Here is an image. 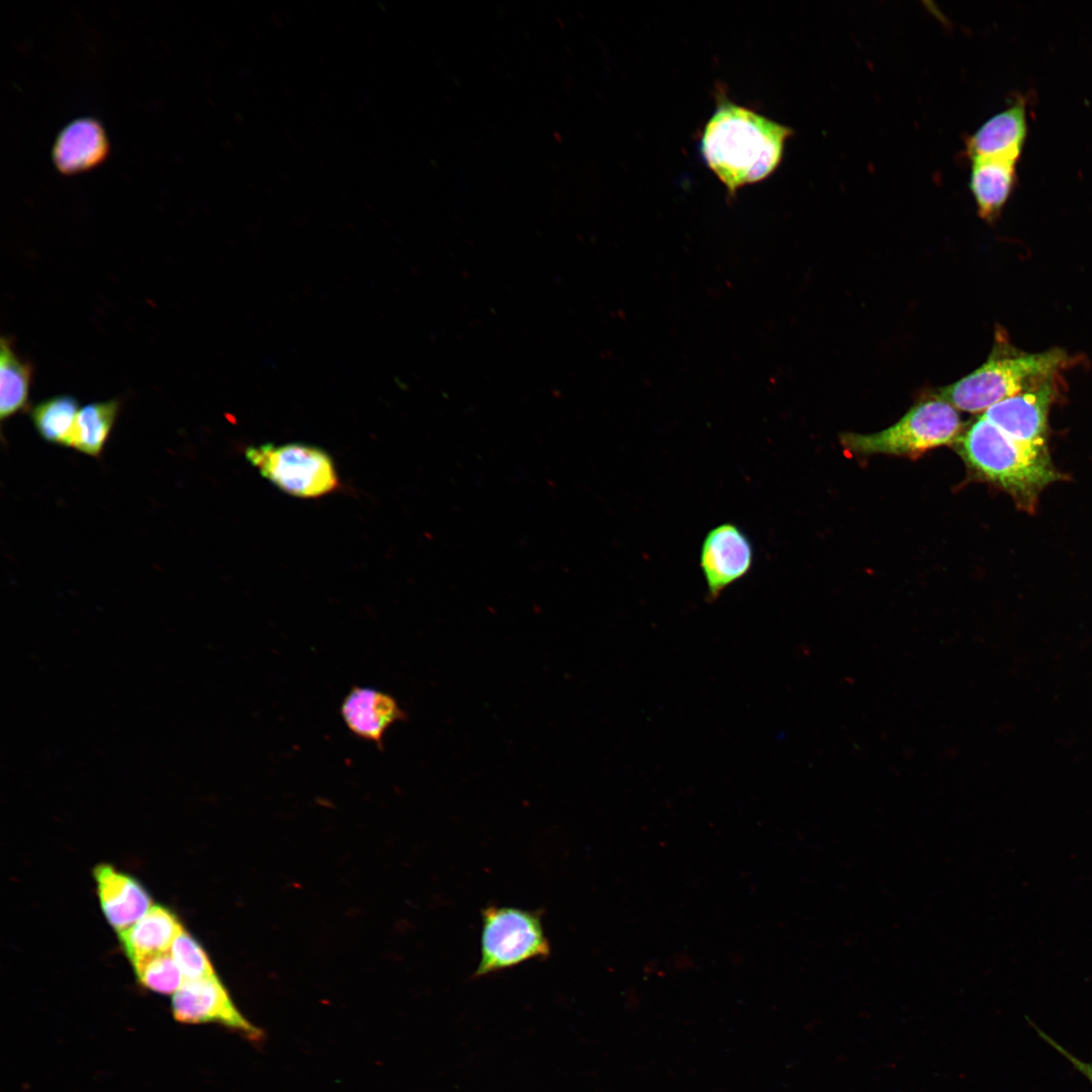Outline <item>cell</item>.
Here are the masks:
<instances>
[{
  "label": "cell",
  "instance_id": "6da1fadb",
  "mask_svg": "<svg viewBox=\"0 0 1092 1092\" xmlns=\"http://www.w3.org/2000/svg\"><path fill=\"white\" fill-rule=\"evenodd\" d=\"M790 126L777 122L718 91L716 108L705 123L699 151L725 186L730 199L744 186L769 177L783 161Z\"/></svg>",
  "mask_w": 1092,
  "mask_h": 1092
},
{
  "label": "cell",
  "instance_id": "7a4b0ae2",
  "mask_svg": "<svg viewBox=\"0 0 1092 1092\" xmlns=\"http://www.w3.org/2000/svg\"><path fill=\"white\" fill-rule=\"evenodd\" d=\"M972 474L1006 491L1017 508L1034 513L1041 491L1066 478L1049 448L1020 443L981 416L956 442Z\"/></svg>",
  "mask_w": 1092,
  "mask_h": 1092
},
{
  "label": "cell",
  "instance_id": "3957f363",
  "mask_svg": "<svg viewBox=\"0 0 1092 1092\" xmlns=\"http://www.w3.org/2000/svg\"><path fill=\"white\" fill-rule=\"evenodd\" d=\"M1067 363V353L1058 348L1040 353L994 351L978 369L940 389L939 399L961 411L980 413L1055 376Z\"/></svg>",
  "mask_w": 1092,
  "mask_h": 1092
},
{
  "label": "cell",
  "instance_id": "277c9868",
  "mask_svg": "<svg viewBox=\"0 0 1092 1092\" xmlns=\"http://www.w3.org/2000/svg\"><path fill=\"white\" fill-rule=\"evenodd\" d=\"M960 417L949 403L931 399L913 406L897 423L873 434L844 433L841 444L851 455L888 454L915 458L957 442Z\"/></svg>",
  "mask_w": 1092,
  "mask_h": 1092
},
{
  "label": "cell",
  "instance_id": "5b68a950",
  "mask_svg": "<svg viewBox=\"0 0 1092 1092\" xmlns=\"http://www.w3.org/2000/svg\"><path fill=\"white\" fill-rule=\"evenodd\" d=\"M540 911L487 906L481 911L480 959L471 978L479 979L550 956Z\"/></svg>",
  "mask_w": 1092,
  "mask_h": 1092
},
{
  "label": "cell",
  "instance_id": "8992f818",
  "mask_svg": "<svg viewBox=\"0 0 1092 1092\" xmlns=\"http://www.w3.org/2000/svg\"><path fill=\"white\" fill-rule=\"evenodd\" d=\"M247 460L281 490L299 497H317L334 491L339 477L331 456L322 448L303 444L249 446Z\"/></svg>",
  "mask_w": 1092,
  "mask_h": 1092
},
{
  "label": "cell",
  "instance_id": "52a82bcc",
  "mask_svg": "<svg viewBox=\"0 0 1092 1092\" xmlns=\"http://www.w3.org/2000/svg\"><path fill=\"white\" fill-rule=\"evenodd\" d=\"M171 1010L174 1019L180 1023H217L251 1039H259L262 1035L260 1028L237 1008L217 975L185 981L172 995Z\"/></svg>",
  "mask_w": 1092,
  "mask_h": 1092
},
{
  "label": "cell",
  "instance_id": "ba28073f",
  "mask_svg": "<svg viewBox=\"0 0 1092 1092\" xmlns=\"http://www.w3.org/2000/svg\"><path fill=\"white\" fill-rule=\"evenodd\" d=\"M1055 376L993 404L983 417L1020 443L1048 448L1049 413L1059 395Z\"/></svg>",
  "mask_w": 1092,
  "mask_h": 1092
},
{
  "label": "cell",
  "instance_id": "9c48e42d",
  "mask_svg": "<svg viewBox=\"0 0 1092 1092\" xmlns=\"http://www.w3.org/2000/svg\"><path fill=\"white\" fill-rule=\"evenodd\" d=\"M752 564V544L737 525L727 522L711 529L700 551V567L708 599H717L728 586L743 578Z\"/></svg>",
  "mask_w": 1092,
  "mask_h": 1092
},
{
  "label": "cell",
  "instance_id": "30bf717a",
  "mask_svg": "<svg viewBox=\"0 0 1092 1092\" xmlns=\"http://www.w3.org/2000/svg\"><path fill=\"white\" fill-rule=\"evenodd\" d=\"M341 717L355 736L383 748L385 732L405 719V713L389 694L371 687H353L340 707Z\"/></svg>",
  "mask_w": 1092,
  "mask_h": 1092
},
{
  "label": "cell",
  "instance_id": "8fae6325",
  "mask_svg": "<svg viewBox=\"0 0 1092 1092\" xmlns=\"http://www.w3.org/2000/svg\"><path fill=\"white\" fill-rule=\"evenodd\" d=\"M1026 135L1025 103L1017 100L966 138L964 155L970 161L1004 159L1017 162Z\"/></svg>",
  "mask_w": 1092,
  "mask_h": 1092
},
{
  "label": "cell",
  "instance_id": "7c38bea8",
  "mask_svg": "<svg viewBox=\"0 0 1092 1092\" xmlns=\"http://www.w3.org/2000/svg\"><path fill=\"white\" fill-rule=\"evenodd\" d=\"M93 877L103 914L117 932L134 924L153 906L141 883L111 864L96 866Z\"/></svg>",
  "mask_w": 1092,
  "mask_h": 1092
},
{
  "label": "cell",
  "instance_id": "4fadbf2b",
  "mask_svg": "<svg viewBox=\"0 0 1092 1092\" xmlns=\"http://www.w3.org/2000/svg\"><path fill=\"white\" fill-rule=\"evenodd\" d=\"M108 141L101 123L92 117L69 122L57 135L52 159L65 175L78 174L97 167L108 153Z\"/></svg>",
  "mask_w": 1092,
  "mask_h": 1092
},
{
  "label": "cell",
  "instance_id": "5bb4252c",
  "mask_svg": "<svg viewBox=\"0 0 1092 1092\" xmlns=\"http://www.w3.org/2000/svg\"><path fill=\"white\" fill-rule=\"evenodd\" d=\"M969 188L981 218L991 222L1000 214L1016 183V163L1004 159L971 161Z\"/></svg>",
  "mask_w": 1092,
  "mask_h": 1092
},
{
  "label": "cell",
  "instance_id": "9a60e30c",
  "mask_svg": "<svg viewBox=\"0 0 1092 1092\" xmlns=\"http://www.w3.org/2000/svg\"><path fill=\"white\" fill-rule=\"evenodd\" d=\"M177 916L167 907L153 905L128 928L118 932L121 947L130 963L144 957L169 951L183 930Z\"/></svg>",
  "mask_w": 1092,
  "mask_h": 1092
},
{
  "label": "cell",
  "instance_id": "2e32d148",
  "mask_svg": "<svg viewBox=\"0 0 1092 1092\" xmlns=\"http://www.w3.org/2000/svg\"><path fill=\"white\" fill-rule=\"evenodd\" d=\"M31 365L13 350L8 338H1L0 348V420L24 411L28 405Z\"/></svg>",
  "mask_w": 1092,
  "mask_h": 1092
},
{
  "label": "cell",
  "instance_id": "e0dca14e",
  "mask_svg": "<svg viewBox=\"0 0 1092 1092\" xmlns=\"http://www.w3.org/2000/svg\"><path fill=\"white\" fill-rule=\"evenodd\" d=\"M116 398L87 403L79 410L71 448L99 457L119 412Z\"/></svg>",
  "mask_w": 1092,
  "mask_h": 1092
},
{
  "label": "cell",
  "instance_id": "ac0fdd59",
  "mask_svg": "<svg viewBox=\"0 0 1092 1092\" xmlns=\"http://www.w3.org/2000/svg\"><path fill=\"white\" fill-rule=\"evenodd\" d=\"M79 406L68 394L55 395L36 403L30 411L31 421L39 436L47 442L71 447Z\"/></svg>",
  "mask_w": 1092,
  "mask_h": 1092
},
{
  "label": "cell",
  "instance_id": "d6986e66",
  "mask_svg": "<svg viewBox=\"0 0 1092 1092\" xmlns=\"http://www.w3.org/2000/svg\"><path fill=\"white\" fill-rule=\"evenodd\" d=\"M139 983L163 995H173L184 977L170 950L150 954L131 963Z\"/></svg>",
  "mask_w": 1092,
  "mask_h": 1092
},
{
  "label": "cell",
  "instance_id": "ffe728a7",
  "mask_svg": "<svg viewBox=\"0 0 1092 1092\" xmlns=\"http://www.w3.org/2000/svg\"><path fill=\"white\" fill-rule=\"evenodd\" d=\"M170 952L185 981L216 975L203 947L184 929L174 939Z\"/></svg>",
  "mask_w": 1092,
  "mask_h": 1092
},
{
  "label": "cell",
  "instance_id": "44dd1931",
  "mask_svg": "<svg viewBox=\"0 0 1092 1092\" xmlns=\"http://www.w3.org/2000/svg\"><path fill=\"white\" fill-rule=\"evenodd\" d=\"M1039 1034L1044 1038L1052 1046H1054L1060 1054H1062L1079 1072H1081L1090 1082L1092 1086V1062H1082L1078 1058L1074 1057L1070 1052L1049 1037L1045 1033L1038 1030Z\"/></svg>",
  "mask_w": 1092,
  "mask_h": 1092
}]
</instances>
